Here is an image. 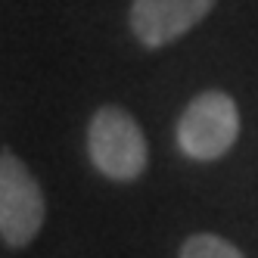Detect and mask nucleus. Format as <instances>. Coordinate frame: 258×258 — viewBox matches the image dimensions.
Returning a JSON list of instances; mask_svg holds the SVG:
<instances>
[{
	"instance_id": "obj_1",
	"label": "nucleus",
	"mask_w": 258,
	"mask_h": 258,
	"mask_svg": "<svg viewBox=\"0 0 258 258\" xmlns=\"http://www.w3.org/2000/svg\"><path fill=\"white\" fill-rule=\"evenodd\" d=\"M87 156L103 177L115 180V183H127V180H137L146 171L150 146H146L143 127L137 124V118L127 109L106 103L90 115Z\"/></svg>"
},
{
	"instance_id": "obj_5",
	"label": "nucleus",
	"mask_w": 258,
	"mask_h": 258,
	"mask_svg": "<svg viewBox=\"0 0 258 258\" xmlns=\"http://www.w3.org/2000/svg\"><path fill=\"white\" fill-rule=\"evenodd\" d=\"M177 258H246V255L230 239L218 236V233H193L183 239Z\"/></svg>"
},
{
	"instance_id": "obj_3",
	"label": "nucleus",
	"mask_w": 258,
	"mask_h": 258,
	"mask_svg": "<svg viewBox=\"0 0 258 258\" xmlns=\"http://www.w3.org/2000/svg\"><path fill=\"white\" fill-rule=\"evenodd\" d=\"M47 221V196L10 146L0 150V239L10 249L34 243Z\"/></svg>"
},
{
	"instance_id": "obj_2",
	"label": "nucleus",
	"mask_w": 258,
	"mask_h": 258,
	"mask_svg": "<svg viewBox=\"0 0 258 258\" xmlns=\"http://www.w3.org/2000/svg\"><path fill=\"white\" fill-rule=\"evenodd\" d=\"M177 150L193 162H215L233 150L239 137V106L224 90L196 94L174 127Z\"/></svg>"
},
{
	"instance_id": "obj_4",
	"label": "nucleus",
	"mask_w": 258,
	"mask_h": 258,
	"mask_svg": "<svg viewBox=\"0 0 258 258\" xmlns=\"http://www.w3.org/2000/svg\"><path fill=\"white\" fill-rule=\"evenodd\" d=\"M212 7L215 0H134L127 22L143 47L159 50L199 25L212 13Z\"/></svg>"
}]
</instances>
